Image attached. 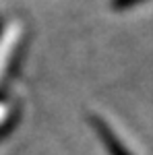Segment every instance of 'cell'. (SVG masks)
<instances>
[{
	"label": "cell",
	"instance_id": "cell-2",
	"mask_svg": "<svg viewBox=\"0 0 153 155\" xmlns=\"http://www.w3.org/2000/svg\"><path fill=\"white\" fill-rule=\"evenodd\" d=\"M145 0H112V8L114 11H130L135 6L143 4Z\"/></svg>",
	"mask_w": 153,
	"mask_h": 155
},
{
	"label": "cell",
	"instance_id": "cell-1",
	"mask_svg": "<svg viewBox=\"0 0 153 155\" xmlns=\"http://www.w3.org/2000/svg\"><path fill=\"white\" fill-rule=\"evenodd\" d=\"M89 122H91V126H93L95 134L99 137V141L104 143L108 155H132L128 149L124 147V143L116 137V132L110 128V124H106V120H104V118H99V116H91Z\"/></svg>",
	"mask_w": 153,
	"mask_h": 155
}]
</instances>
